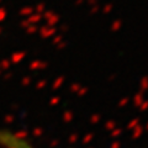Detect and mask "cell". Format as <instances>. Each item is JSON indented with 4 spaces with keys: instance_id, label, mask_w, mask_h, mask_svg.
I'll return each mask as SVG.
<instances>
[{
    "instance_id": "obj_1",
    "label": "cell",
    "mask_w": 148,
    "mask_h": 148,
    "mask_svg": "<svg viewBox=\"0 0 148 148\" xmlns=\"http://www.w3.org/2000/svg\"><path fill=\"white\" fill-rule=\"evenodd\" d=\"M0 147L1 148H36L27 137L10 128H0Z\"/></svg>"
}]
</instances>
